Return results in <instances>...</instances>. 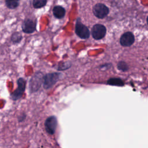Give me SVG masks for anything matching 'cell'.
Wrapping results in <instances>:
<instances>
[{
  "label": "cell",
  "mask_w": 148,
  "mask_h": 148,
  "mask_svg": "<svg viewBox=\"0 0 148 148\" xmlns=\"http://www.w3.org/2000/svg\"><path fill=\"white\" fill-rule=\"evenodd\" d=\"M75 31L76 34L81 39H87L90 36V32L88 28L81 22L79 18L76 21Z\"/></svg>",
  "instance_id": "1"
},
{
  "label": "cell",
  "mask_w": 148,
  "mask_h": 148,
  "mask_svg": "<svg viewBox=\"0 0 148 148\" xmlns=\"http://www.w3.org/2000/svg\"><path fill=\"white\" fill-rule=\"evenodd\" d=\"M60 73H49L43 77V87L45 89H49L54 86L58 81L60 77Z\"/></svg>",
  "instance_id": "2"
},
{
  "label": "cell",
  "mask_w": 148,
  "mask_h": 148,
  "mask_svg": "<svg viewBox=\"0 0 148 148\" xmlns=\"http://www.w3.org/2000/svg\"><path fill=\"white\" fill-rule=\"evenodd\" d=\"M43 76L42 73H36L29 81V88L31 92L36 91L43 82Z\"/></svg>",
  "instance_id": "3"
},
{
  "label": "cell",
  "mask_w": 148,
  "mask_h": 148,
  "mask_svg": "<svg viewBox=\"0 0 148 148\" xmlns=\"http://www.w3.org/2000/svg\"><path fill=\"white\" fill-rule=\"evenodd\" d=\"M92 12L95 17L99 18H103L109 12V8L103 3H97L92 8Z\"/></svg>",
  "instance_id": "4"
},
{
  "label": "cell",
  "mask_w": 148,
  "mask_h": 148,
  "mask_svg": "<svg viewBox=\"0 0 148 148\" xmlns=\"http://www.w3.org/2000/svg\"><path fill=\"white\" fill-rule=\"evenodd\" d=\"M106 27L102 24H95L91 29V35L94 39L99 40L102 39L106 35Z\"/></svg>",
  "instance_id": "5"
},
{
  "label": "cell",
  "mask_w": 148,
  "mask_h": 148,
  "mask_svg": "<svg viewBox=\"0 0 148 148\" xmlns=\"http://www.w3.org/2000/svg\"><path fill=\"white\" fill-rule=\"evenodd\" d=\"M17 88L12 92L11 97L13 100H17L21 98L25 88V81L23 78H19L17 80Z\"/></svg>",
  "instance_id": "6"
},
{
  "label": "cell",
  "mask_w": 148,
  "mask_h": 148,
  "mask_svg": "<svg viewBox=\"0 0 148 148\" xmlns=\"http://www.w3.org/2000/svg\"><path fill=\"white\" fill-rule=\"evenodd\" d=\"M57 126V120L55 116H50L45 121V127L49 134H54Z\"/></svg>",
  "instance_id": "7"
},
{
  "label": "cell",
  "mask_w": 148,
  "mask_h": 148,
  "mask_svg": "<svg viewBox=\"0 0 148 148\" xmlns=\"http://www.w3.org/2000/svg\"><path fill=\"white\" fill-rule=\"evenodd\" d=\"M22 30L26 34H32L36 31V23L30 18H26L21 25Z\"/></svg>",
  "instance_id": "8"
},
{
  "label": "cell",
  "mask_w": 148,
  "mask_h": 148,
  "mask_svg": "<svg viewBox=\"0 0 148 148\" xmlns=\"http://www.w3.org/2000/svg\"><path fill=\"white\" fill-rule=\"evenodd\" d=\"M135 41L134 34L131 32H125L122 35L120 39V43L123 46H130Z\"/></svg>",
  "instance_id": "9"
},
{
  "label": "cell",
  "mask_w": 148,
  "mask_h": 148,
  "mask_svg": "<svg viewBox=\"0 0 148 148\" xmlns=\"http://www.w3.org/2000/svg\"><path fill=\"white\" fill-rule=\"evenodd\" d=\"M65 10L61 6H56L53 9V14L54 16L58 19L62 18L65 15Z\"/></svg>",
  "instance_id": "10"
},
{
  "label": "cell",
  "mask_w": 148,
  "mask_h": 148,
  "mask_svg": "<svg viewBox=\"0 0 148 148\" xmlns=\"http://www.w3.org/2000/svg\"><path fill=\"white\" fill-rule=\"evenodd\" d=\"M20 3V0H5L6 7L10 9H14L17 8Z\"/></svg>",
  "instance_id": "11"
},
{
  "label": "cell",
  "mask_w": 148,
  "mask_h": 148,
  "mask_svg": "<svg viewBox=\"0 0 148 148\" xmlns=\"http://www.w3.org/2000/svg\"><path fill=\"white\" fill-rule=\"evenodd\" d=\"M23 36L19 32H14L11 35V40L13 43H18L21 42Z\"/></svg>",
  "instance_id": "12"
},
{
  "label": "cell",
  "mask_w": 148,
  "mask_h": 148,
  "mask_svg": "<svg viewBox=\"0 0 148 148\" xmlns=\"http://www.w3.org/2000/svg\"><path fill=\"white\" fill-rule=\"evenodd\" d=\"M47 3V0H33L32 5L34 8L39 9L44 7Z\"/></svg>",
  "instance_id": "13"
},
{
  "label": "cell",
  "mask_w": 148,
  "mask_h": 148,
  "mask_svg": "<svg viewBox=\"0 0 148 148\" xmlns=\"http://www.w3.org/2000/svg\"><path fill=\"white\" fill-rule=\"evenodd\" d=\"M108 84L113 86H122L124 84V82L122 80L119 78H112L110 79L108 82Z\"/></svg>",
  "instance_id": "14"
},
{
  "label": "cell",
  "mask_w": 148,
  "mask_h": 148,
  "mask_svg": "<svg viewBox=\"0 0 148 148\" xmlns=\"http://www.w3.org/2000/svg\"><path fill=\"white\" fill-rule=\"evenodd\" d=\"M117 68L119 70L122 71H126L128 69L127 64L124 61H120L117 64Z\"/></svg>",
  "instance_id": "15"
},
{
  "label": "cell",
  "mask_w": 148,
  "mask_h": 148,
  "mask_svg": "<svg viewBox=\"0 0 148 148\" xmlns=\"http://www.w3.org/2000/svg\"><path fill=\"white\" fill-rule=\"evenodd\" d=\"M70 66H71V65H68V63H64V62H63L62 64L59 66V67H61V68H60L58 70H64V67H65V69H66L69 68Z\"/></svg>",
  "instance_id": "16"
},
{
  "label": "cell",
  "mask_w": 148,
  "mask_h": 148,
  "mask_svg": "<svg viewBox=\"0 0 148 148\" xmlns=\"http://www.w3.org/2000/svg\"><path fill=\"white\" fill-rule=\"evenodd\" d=\"M147 24H148V17H147Z\"/></svg>",
  "instance_id": "17"
}]
</instances>
